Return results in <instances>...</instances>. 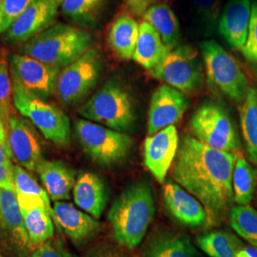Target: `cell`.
<instances>
[{
  "mask_svg": "<svg viewBox=\"0 0 257 257\" xmlns=\"http://www.w3.org/2000/svg\"><path fill=\"white\" fill-rule=\"evenodd\" d=\"M192 137L216 151L238 154L240 142L227 110L215 102H205L189 121Z\"/></svg>",
  "mask_w": 257,
  "mask_h": 257,
  "instance_id": "8",
  "label": "cell"
},
{
  "mask_svg": "<svg viewBox=\"0 0 257 257\" xmlns=\"http://www.w3.org/2000/svg\"><path fill=\"white\" fill-rule=\"evenodd\" d=\"M163 195L167 210L178 223L191 228L206 227L207 213L202 204L180 185L167 182Z\"/></svg>",
  "mask_w": 257,
  "mask_h": 257,
  "instance_id": "18",
  "label": "cell"
},
{
  "mask_svg": "<svg viewBox=\"0 0 257 257\" xmlns=\"http://www.w3.org/2000/svg\"><path fill=\"white\" fill-rule=\"evenodd\" d=\"M58 4L55 0H35L7 31L9 42H26L52 27L57 17Z\"/></svg>",
  "mask_w": 257,
  "mask_h": 257,
  "instance_id": "16",
  "label": "cell"
},
{
  "mask_svg": "<svg viewBox=\"0 0 257 257\" xmlns=\"http://www.w3.org/2000/svg\"><path fill=\"white\" fill-rule=\"evenodd\" d=\"M139 34L137 20L128 15H121L110 25L108 45L121 59L133 58Z\"/></svg>",
  "mask_w": 257,
  "mask_h": 257,
  "instance_id": "26",
  "label": "cell"
},
{
  "mask_svg": "<svg viewBox=\"0 0 257 257\" xmlns=\"http://www.w3.org/2000/svg\"><path fill=\"white\" fill-rule=\"evenodd\" d=\"M240 51L248 62L257 65V0L251 4L248 37L245 45Z\"/></svg>",
  "mask_w": 257,
  "mask_h": 257,
  "instance_id": "36",
  "label": "cell"
},
{
  "mask_svg": "<svg viewBox=\"0 0 257 257\" xmlns=\"http://www.w3.org/2000/svg\"><path fill=\"white\" fill-rule=\"evenodd\" d=\"M155 214V198L150 185L142 181L128 186L115 198L108 213L115 241L128 249L137 248Z\"/></svg>",
  "mask_w": 257,
  "mask_h": 257,
  "instance_id": "2",
  "label": "cell"
},
{
  "mask_svg": "<svg viewBox=\"0 0 257 257\" xmlns=\"http://www.w3.org/2000/svg\"><path fill=\"white\" fill-rule=\"evenodd\" d=\"M208 82L231 101L241 104L248 91V79L237 60L214 40L201 43Z\"/></svg>",
  "mask_w": 257,
  "mask_h": 257,
  "instance_id": "6",
  "label": "cell"
},
{
  "mask_svg": "<svg viewBox=\"0 0 257 257\" xmlns=\"http://www.w3.org/2000/svg\"><path fill=\"white\" fill-rule=\"evenodd\" d=\"M13 178L15 193L17 195L40 198L50 209H53L50 202L51 198L46 190L37 183L36 179L29 175L21 166L16 165L13 167Z\"/></svg>",
  "mask_w": 257,
  "mask_h": 257,
  "instance_id": "33",
  "label": "cell"
},
{
  "mask_svg": "<svg viewBox=\"0 0 257 257\" xmlns=\"http://www.w3.org/2000/svg\"><path fill=\"white\" fill-rule=\"evenodd\" d=\"M52 217L58 231L76 245L90 241L101 228L100 223L95 218L78 210L71 203L55 202Z\"/></svg>",
  "mask_w": 257,
  "mask_h": 257,
  "instance_id": "17",
  "label": "cell"
},
{
  "mask_svg": "<svg viewBox=\"0 0 257 257\" xmlns=\"http://www.w3.org/2000/svg\"><path fill=\"white\" fill-rule=\"evenodd\" d=\"M10 70L13 82L41 98L55 92L60 73V70L23 54L11 56Z\"/></svg>",
  "mask_w": 257,
  "mask_h": 257,
  "instance_id": "12",
  "label": "cell"
},
{
  "mask_svg": "<svg viewBox=\"0 0 257 257\" xmlns=\"http://www.w3.org/2000/svg\"><path fill=\"white\" fill-rule=\"evenodd\" d=\"M256 171L243 156L237 155L232 173L234 202L248 205L252 200L256 183Z\"/></svg>",
  "mask_w": 257,
  "mask_h": 257,
  "instance_id": "29",
  "label": "cell"
},
{
  "mask_svg": "<svg viewBox=\"0 0 257 257\" xmlns=\"http://www.w3.org/2000/svg\"><path fill=\"white\" fill-rule=\"evenodd\" d=\"M237 257H257V248L245 247L239 252Z\"/></svg>",
  "mask_w": 257,
  "mask_h": 257,
  "instance_id": "41",
  "label": "cell"
},
{
  "mask_svg": "<svg viewBox=\"0 0 257 257\" xmlns=\"http://www.w3.org/2000/svg\"><path fill=\"white\" fill-rule=\"evenodd\" d=\"M37 172L52 200L70 199L75 184V171L72 167L60 160H43Z\"/></svg>",
  "mask_w": 257,
  "mask_h": 257,
  "instance_id": "22",
  "label": "cell"
},
{
  "mask_svg": "<svg viewBox=\"0 0 257 257\" xmlns=\"http://www.w3.org/2000/svg\"><path fill=\"white\" fill-rule=\"evenodd\" d=\"M74 135L83 151L98 165H115L125 160L133 148V139L125 133L92 121L77 119Z\"/></svg>",
  "mask_w": 257,
  "mask_h": 257,
  "instance_id": "7",
  "label": "cell"
},
{
  "mask_svg": "<svg viewBox=\"0 0 257 257\" xmlns=\"http://www.w3.org/2000/svg\"><path fill=\"white\" fill-rule=\"evenodd\" d=\"M198 247L211 257H237L245 248L242 240L226 230H211L196 239Z\"/></svg>",
  "mask_w": 257,
  "mask_h": 257,
  "instance_id": "28",
  "label": "cell"
},
{
  "mask_svg": "<svg viewBox=\"0 0 257 257\" xmlns=\"http://www.w3.org/2000/svg\"><path fill=\"white\" fill-rule=\"evenodd\" d=\"M23 215L31 249L37 248L53 238L55 229L52 211L45 202L37 197L17 195Z\"/></svg>",
  "mask_w": 257,
  "mask_h": 257,
  "instance_id": "19",
  "label": "cell"
},
{
  "mask_svg": "<svg viewBox=\"0 0 257 257\" xmlns=\"http://www.w3.org/2000/svg\"><path fill=\"white\" fill-rule=\"evenodd\" d=\"M105 0H63L61 11L67 18L81 25H91L98 18Z\"/></svg>",
  "mask_w": 257,
  "mask_h": 257,
  "instance_id": "31",
  "label": "cell"
},
{
  "mask_svg": "<svg viewBox=\"0 0 257 257\" xmlns=\"http://www.w3.org/2000/svg\"><path fill=\"white\" fill-rule=\"evenodd\" d=\"M5 128L13 157L21 167L37 172L44 159L40 141L33 124L15 114Z\"/></svg>",
  "mask_w": 257,
  "mask_h": 257,
  "instance_id": "13",
  "label": "cell"
},
{
  "mask_svg": "<svg viewBox=\"0 0 257 257\" xmlns=\"http://www.w3.org/2000/svg\"><path fill=\"white\" fill-rule=\"evenodd\" d=\"M27 257H77L60 239H50L35 248Z\"/></svg>",
  "mask_w": 257,
  "mask_h": 257,
  "instance_id": "37",
  "label": "cell"
},
{
  "mask_svg": "<svg viewBox=\"0 0 257 257\" xmlns=\"http://www.w3.org/2000/svg\"><path fill=\"white\" fill-rule=\"evenodd\" d=\"M230 225L239 236L257 248V211L249 205H238L230 212Z\"/></svg>",
  "mask_w": 257,
  "mask_h": 257,
  "instance_id": "30",
  "label": "cell"
},
{
  "mask_svg": "<svg viewBox=\"0 0 257 257\" xmlns=\"http://www.w3.org/2000/svg\"><path fill=\"white\" fill-rule=\"evenodd\" d=\"M1 27H2V17L0 15V34H1Z\"/></svg>",
  "mask_w": 257,
  "mask_h": 257,
  "instance_id": "44",
  "label": "cell"
},
{
  "mask_svg": "<svg viewBox=\"0 0 257 257\" xmlns=\"http://www.w3.org/2000/svg\"><path fill=\"white\" fill-rule=\"evenodd\" d=\"M142 18L156 29L170 52L179 46L181 39L180 25L175 12L169 5L165 3L153 4Z\"/></svg>",
  "mask_w": 257,
  "mask_h": 257,
  "instance_id": "25",
  "label": "cell"
},
{
  "mask_svg": "<svg viewBox=\"0 0 257 257\" xmlns=\"http://www.w3.org/2000/svg\"><path fill=\"white\" fill-rule=\"evenodd\" d=\"M74 203L93 218H99L108 203V191L101 177L86 172L77 177L74 190Z\"/></svg>",
  "mask_w": 257,
  "mask_h": 257,
  "instance_id": "21",
  "label": "cell"
},
{
  "mask_svg": "<svg viewBox=\"0 0 257 257\" xmlns=\"http://www.w3.org/2000/svg\"><path fill=\"white\" fill-rule=\"evenodd\" d=\"M222 0H193L195 17L199 31L205 37H210L218 24Z\"/></svg>",
  "mask_w": 257,
  "mask_h": 257,
  "instance_id": "32",
  "label": "cell"
},
{
  "mask_svg": "<svg viewBox=\"0 0 257 257\" xmlns=\"http://www.w3.org/2000/svg\"><path fill=\"white\" fill-rule=\"evenodd\" d=\"M170 51L164 45L156 29L146 21L139 25L138 41L133 59L144 69L151 71Z\"/></svg>",
  "mask_w": 257,
  "mask_h": 257,
  "instance_id": "24",
  "label": "cell"
},
{
  "mask_svg": "<svg viewBox=\"0 0 257 257\" xmlns=\"http://www.w3.org/2000/svg\"><path fill=\"white\" fill-rule=\"evenodd\" d=\"M13 100V88L10 79L9 69L5 62H0V117L6 125L15 115Z\"/></svg>",
  "mask_w": 257,
  "mask_h": 257,
  "instance_id": "34",
  "label": "cell"
},
{
  "mask_svg": "<svg viewBox=\"0 0 257 257\" xmlns=\"http://www.w3.org/2000/svg\"><path fill=\"white\" fill-rule=\"evenodd\" d=\"M149 72L154 78L183 93L198 92L204 84L199 54L189 45L176 47Z\"/></svg>",
  "mask_w": 257,
  "mask_h": 257,
  "instance_id": "9",
  "label": "cell"
},
{
  "mask_svg": "<svg viewBox=\"0 0 257 257\" xmlns=\"http://www.w3.org/2000/svg\"><path fill=\"white\" fill-rule=\"evenodd\" d=\"M0 1H1V0H0Z\"/></svg>",
  "mask_w": 257,
  "mask_h": 257,
  "instance_id": "47",
  "label": "cell"
},
{
  "mask_svg": "<svg viewBox=\"0 0 257 257\" xmlns=\"http://www.w3.org/2000/svg\"><path fill=\"white\" fill-rule=\"evenodd\" d=\"M102 59L96 48H90L58 74L55 93L65 105H74L92 91L100 76Z\"/></svg>",
  "mask_w": 257,
  "mask_h": 257,
  "instance_id": "10",
  "label": "cell"
},
{
  "mask_svg": "<svg viewBox=\"0 0 257 257\" xmlns=\"http://www.w3.org/2000/svg\"><path fill=\"white\" fill-rule=\"evenodd\" d=\"M12 153L10 150L8 140L6 137V128H0V166H11L12 164Z\"/></svg>",
  "mask_w": 257,
  "mask_h": 257,
  "instance_id": "38",
  "label": "cell"
},
{
  "mask_svg": "<svg viewBox=\"0 0 257 257\" xmlns=\"http://www.w3.org/2000/svg\"><path fill=\"white\" fill-rule=\"evenodd\" d=\"M237 155L216 151L184 136L172 166V177L202 204L206 227L218 225L234 201L232 173Z\"/></svg>",
  "mask_w": 257,
  "mask_h": 257,
  "instance_id": "1",
  "label": "cell"
},
{
  "mask_svg": "<svg viewBox=\"0 0 257 257\" xmlns=\"http://www.w3.org/2000/svg\"><path fill=\"white\" fill-rule=\"evenodd\" d=\"M12 83L13 102L19 113L27 117L44 138L56 146L69 145L72 134L71 121L64 111L28 92L18 84Z\"/></svg>",
  "mask_w": 257,
  "mask_h": 257,
  "instance_id": "5",
  "label": "cell"
},
{
  "mask_svg": "<svg viewBox=\"0 0 257 257\" xmlns=\"http://www.w3.org/2000/svg\"><path fill=\"white\" fill-rule=\"evenodd\" d=\"M1 127H5V124H4V122L2 121L1 117H0V128H1Z\"/></svg>",
  "mask_w": 257,
  "mask_h": 257,
  "instance_id": "43",
  "label": "cell"
},
{
  "mask_svg": "<svg viewBox=\"0 0 257 257\" xmlns=\"http://www.w3.org/2000/svg\"><path fill=\"white\" fill-rule=\"evenodd\" d=\"M155 0H126L128 8L137 17H143V15L153 4Z\"/></svg>",
  "mask_w": 257,
  "mask_h": 257,
  "instance_id": "39",
  "label": "cell"
},
{
  "mask_svg": "<svg viewBox=\"0 0 257 257\" xmlns=\"http://www.w3.org/2000/svg\"><path fill=\"white\" fill-rule=\"evenodd\" d=\"M240 126L248 160L257 165V87H249L239 107Z\"/></svg>",
  "mask_w": 257,
  "mask_h": 257,
  "instance_id": "27",
  "label": "cell"
},
{
  "mask_svg": "<svg viewBox=\"0 0 257 257\" xmlns=\"http://www.w3.org/2000/svg\"><path fill=\"white\" fill-rule=\"evenodd\" d=\"M143 257H199V252L188 235L161 231L148 242Z\"/></svg>",
  "mask_w": 257,
  "mask_h": 257,
  "instance_id": "23",
  "label": "cell"
},
{
  "mask_svg": "<svg viewBox=\"0 0 257 257\" xmlns=\"http://www.w3.org/2000/svg\"><path fill=\"white\" fill-rule=\"evenodd\" d=\"M13 167L14 165L0 166V188L15 191Z\"/></svg>",
  "mask_w": 257,
  "mask_h": 257,
  "instance_id": "40",
  "label": "cell"
},
{
  "mask_svg": "<svg viewBox=\"0 0 257 257\" xmlns=\"http://www.w3.org/2000/svg\"><path fill=\"white\" fill-rule=\"evenodd\" d=\"M55 1H56V2H57V4H58V5H59V6H60V4H61V3H62V2H63V0H55Z\"/></svg>",
  "mask_w": 257,
  "mask_h": 257,
  "instance_id": "45",
  "label": "cell"
},
{
  "mask_svg": "<svg viewBox=\"0 0 257 257\" xmlns=\"http://www.w3.org/2000/svg\"><path fill=\"white\" fill-rule=\"evenodd\" d=\"M250 12L249 0H230L221 14L218 31L233 49L241 50L246 43Z\"/></svg>",
  "mask_w": 257,
  "mask_h": 257,
  "instance_id": "20",
  "label": "cell"
},
{
  "mask_svg": "<svg viewBox=\"0 0 257 257\" xmlns=\"http://www.w3.org/2000/svg\"><path fill=\"white\" fill-rule=\"evenodd\" d=\"M78 112L86 120L120 133L134 128L137 119L131 94L115 80L105 83L83 104Z\"/></svg>",
  "mask_w": 257,
  "mask_h": 257,
  "instance_id": "4",
  "label": "cell"
},
{
  "mask_svg": "<svg viewBox=\"0 0 257 257\" xmlns=\"http://www.w3.org/2000/svg\"><path fill=\"white\" fill-rule=\"evenodd\" d=\"M188 107L189 100L185 93L166 84L158 87L150 102L148 136L178 123Z\"/></svg>",
  "mask_w": 257,
  "mask_h": 257,
  "instance_id": "15",
  "label": "cell"
},
{
  "mask_svg": "<svg viewBox=\"0 0 257 257\" xmlns=\"http://www.w3.org/2000/svg\"><path fill=\"white\" fill-rule=\"evenodd\" d=\"M0 247L11 257L31 250L23 215L15 191L0 188Z\"/></svg>",
  "mask_w": 257,
  "mask_h": 257,
  "instance_id": "11",
  "label": "cell"
},
{
  "mask_svg": "<svg viewBox=\"0 0 257 257\" xmlns=\"http://www.w3.org/2000/svg\"><path fill=\"white\" fill-rule=\"evenodd\" d=\"M91 257H119L114 252L110 251V250H99L97 252H94Z\"/></svg>",
  "mask_w": 257,
  "mask_h": 257,
  "instance_id": "42",
  "label": "cell"
},
{
  "mask_svg": "<svg viewBox=\"0 0 257 257\" xmlns=\"http://www.w3.org/2000/svg\"><path fill=\"white\" fill-rule=\"evenodd\" d=\"M35 0H1L0 15L2 17L1 33L8 31L19 16L27 9Z\"/></svg>",
  "mask_w": 257,
  "mask_h": 257,
  "instance_id": "35",
  "label": "cell"
},
{
  "mask_svg": "<svg viewBox=\"0 0 257 257\" xmlns=\"http://www.w3.org/2000/svg\"><path fill=\"white\" fill-rule=\"evenodd\" d=\"M178 133L175 125L166 127L144 141V164L159 183L165 182L179 148Z\"/></svg>",
  "mask_w": 257,
  "mask_h": 257,
  "instance_id": "14",
  "label": "cell"
},
{
  "mask_svg": "<svg viewBox=\"0 0 257 257\" xmlns=\"http://www.w3.org/2000/svg\"><path fill=\"white\" fill-rule=\"evenodd\" d=\"M0 257H4L3 255H2V254H1V252H0Z\"/></svg>",
  "mask_w": 257,
  "mask_h": 257,
  "instance_id": "46",
  "label": "cell"
},
{
  "mask_svg": "<svg viewBox=\"0 0 257 257\" xmlns=\"http://www.w3.org/2000/svg\"><path fill=\"white\" fill-rule=\"evenodd\" d=\"M92 40V36L86 31L67 24H55L26 41L21 52L61 70L84 55L91 48Z\"/></svg>",
  "mask_w": 257,
  "mask_h": 257,
  "instance_id": "3",
  "label": "cell"
}]
</instances>
